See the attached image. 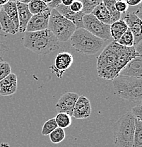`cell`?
Returning <instances> with one entry per match:
<instances>
[{"mask_svg": "<svg viewBox=\"0 0 142 147\" xmlns=\"http://www.w3.org/2000/svg\"><path fill=\"white\" fill-rule=\"evenodd\" d=\"M141 56L134 46L124 47L117 42H110L97 57V73L100 78L113 80L132 59Z\"/></svg>", "mask_w": 142, "mask_h": 147, "instance_id": "6da1fadb", "label": "cell"}, {"mask_svg": "<svg viewBox=\"0 0 142 147\" xmlns=\"http://www.w3.org/2000/svg\"><path fill=\"white\" fill-rule=\"evenodd\" d=\"M23 45L38 55H49L60 47V42L48 29L41 31L26 32L22 40Z\"/></svg>", "mask_w": 142, "mask_h": 147, "instance_id": "7a4b0ae2", "label": "cell"}, {"mask_svg": "<svg viewBox=\"0 0 142 147\" xmlns=\"http://www.w3.org/2000/svg\"><path fill=\"white\" fill-rule=\"evenodd\" d=\"M112 81L117 96L129 102L141 103L142 79L119 75Z\"/></svg>", "mask_w": 142, "mask_h": 147, "instance_id": "3957f363", "label": "cell"}, {"mask_svg": "<svg viewBox=\"0 0 142 147\" xmlns=\"http://www.w3.org/2000/svg\"><path fill=\"white\" fill-rule=\"evenodd\" d=\"M70 40L71 46L76 52L86 55L96 54L104 45L103 40L94 36L84 28L76 29Z\"/></svg>", "mask_w": 142, "mask_h": 147, "instance_id": "277c9868", "label": "cell"}, {"mask_svg": "<svg viewBox=\"0 0 142 147\" xmlns=\"http://www.w3.org/2000/svg\"><path fill=\"white\" fill-rule=\"evenodd\" d=\"M134 134V117L130 111L122 115L113 127L114 144L117 147H132Z\"/></svg>", "mask_w": 142, "mask_h": 147, "instance_id": "5b68a950", "label": "cell"}, {"mask_svg": "<svg viewBox=\"0 0 142 147\" xmlns=\"http://www.w3.org/2000/svg\"><path fill=\"white\" fill-rule=\"evenodd\" d=\"M47 29L54 34L59 42H67L75 32L76 28L72 22L59 14L55 9H52Z\"/></svg>", "mask_w": 142, "mask_h": 147, "instance_id": "8992f818", "label": "cell"}, {"mask_svg": "<svg viewBox=\"0 0 142 147\" xmlns=\"http://www.w3.org/2000/svg\"><path fill=\"white\" fill-rule=\"evenodd\" d=\"M83 24L85 30L103 41L108 40L111 38L110 26L100 22L93 14L84 15Z\"/></svg>", "mask_w": 142, "mask_h": 147, "instance_id": "52a82bcc", "label": "cell"}, {"mask_svg": "<svg viewBox=\"0 0 142 147\" xmlns=\"http://www.w3.org/2000/svg\"><path fill=\"white\" fill-rule=\"evenodd\" d=\"M122 21L127 26L134 36V46L141 42L142 21L135 12H126L122 16Z\"/></svg>", "mask_w": 142, "mask_h": 147, "instance_id": "ba28073f", "label": "cell"}, {"mask_svg": "<svg viewBox=\"0 0 142 147\" xmlns=\"http://www.w3.org/2000/svg\"><path fill=\"white\" fill-rule=\"evenodd\" d=\"M74 62V57L71 53L68 52H61L58 53L55 59V63L50 66V69L52 72L61 79L64 73L70 68Z\"/></svg>", "mask_w": 142, "mask_h": 147, "instance_id": "9c48e42d", "label": "cell"}, {"mask_svg": "<svg viewBox=\"0 0 142 147\" xmlns=\"http://www.w3.org/2000/svg\"><path fill=\"white\" fill-rule=\"evenodd\" d=\"M51 11V9L47 8L42 13L33 15L27 24L26 32L33 33L47 29Z\"/></svg>", "mask_w": 142, "mask_h": 147, "instance_id": "30bf717a", "label": "cell"}, {"mask_svg": "<svg viewBox=\"0 0 142 147\" xmlns=\"http://www.w3.org/2000/svg\"><path fill=\"white\" fill-rule=\"evenodd\" d=\"M79 95L74 92H67L59 98L55 105L58 113H67L71 117Z\"/></svg>", "mask_w": 142, "mask_h": 147, "instance_id": "8fae6325", "label": "cell"}, {"mask_svg": "<svg viewBox=\"0 0 142 147\" xmlns=\"http://www.w3.org/2000/svg\"><path fill=\"white\" fill-rule=\"evenodd\" d=\"M91 114V105L90 100L84 96H80L78 98L72 117L75 119H86Z\"/></svg>", "mask_w": 142, "mask_h": 147, "instance_id": "7c38bea8", "label": "cell"}, {"mask_svg": "<svg viewBox=\"0 0 142 147\" xmlns=\"http://www.w3.org/2000/svg\"><path fill=\"white\" fill-rule=\"evenodd\" d=\"M121 76L142 79V56L136 57L120 71Z\"/></svg>", "mask_w": 142, "mask_h": 147, "instance_id": "4fadbf2b", "label": "cell"}, {"mask_svg": "<svg viewBox=\"0 0 142 147\" xmlns=\"http://www.w3.org/2000/svg\"><path fill=\"white\" fill-rule=\"evenodd\" d=\"M17 88V76L15 74L11 73L0 82V95L2 96H11L16 93Z\"/></svg>", "mask_w": 142, "mask_h": 147, "instance_id": "5bb4252c", "label": "cell"}, {"mask_svg": "<svg viewBox=\"0 0 142 147\" xmlns=\"http://www.w3.org/2000/svg\"><path fill=\"white\" fill-rule=\"evenodd\" d=\"M55 10L59 14L72 22L75 25L76 29L83 28V18L84 16V14L81 11L79 12V13H74L70 10L69 7H65L62 4L58 6Z\"/></svg>", "mask_w": 142, "mask_h": 147, "instance_id": "9a60e30c", "label": "cell"}, {"mask_svg": "<svg viewBox=\"0 0 142 147\" xmlns=\"http://www.w3.org/2000/svg\"><path fill=\"white\" fill-rule=\"evenodd\" d=\"M16 6H17L19 23V33H25L27 24L33 15L29 11L27 4H21L19 1H16Z\"/></svg>", "mask_w": 142, "mask_h": 147, "instance_id": "2e32d148", "label": "cell"}, {"mask_svg": "<svg viewBox=\"0 0 142 147\" xmlns=\"http://www.w3.org/2000/svg\"><path fill=\"white\" fill-rule=\"evenodd\" d=\"M0 27L5 34L10 33L11 35H15L19 33L18 28L16 26L13 21L6 14L2 8L0 11Z\"/></svg>", "mask_w": 142, "mask_h": 147, "instance_id": "e0dca14e", "label": "cell"}, {"mask_svg": "<svg viewBox=\"0 0 142 147\" xmlns=\"http://www.w3.org/2000/svg\"><path fill=\"white\" fill-rule=\"evenodd\" d=\"M91 14L94 15L98 21L103 23V24L110 26L112 24V21H111L110 16L109 14V12L107 10V9L105 8V5L103 3V1H102V2L99 5H98L94 9Z\"/></svg>", "mask_w": 142, "mask_h": 147, "instance_id": "ac0fdd59", "label": "cell"}, {"mask_svg": "<svg viewBox=\"0 0 142 147\" xmlns=\"http://www.w3.org/2000/svg\"><path fill=\"white\" fill-rule=\"evenodd\" d=\"M127 30L128 27L127 24L120 19L110 25V36L114 39V42H117Z\"/></svg>", "mask_w": 142, "mask_h": 147, "instance_id": "d6986e66", "label": "cell"}, {"mask_svg": "<svg viewBox=\"0 0 142 147\" xmlns=\"http://www.w3.org/2000/svg\"><path fill=\"white\" fill-rule=\"evenodd\" d=\"M3 10L6 14L13 21L16 26L19 29V16H18V9L16 6V1H9L4 6H3Z\"/></svg>", "mask_w": 142, "mask_h": 147, "instance_id": "ffe728a7", "label": "cell"}, {"mask_svg": "<svg viewBox=\"0 0 142 147\" xmlns=\"http://www.w3.org/2000/svg\"><path fill=\"white\" fill-rule=\"evenodd\" d=\"M115 0H103V3L105 5V8L109 12V14L110 16L111 21L113 24L114 22L120 20L122 17V14L119 13L117 10H116L115 7H114V4H115Z\"/></svg>", "mask_w": 142, "mask_h": 147, "instance_id": "44dd1931", "label": "cell"}, {"mask_svg": "<svg viewBox=\"0 0 142 147\" xmlns=\"http://www.w3.org/2000/svg\"><path fill=\"white\" fill-rule=\"evenodd\" d=\"M28 8L32 15H36L43 12L48 7L42 0H30Z\"/></svg>", "mask_w": 142, "mask_h": 147, "instance_id": "7402d4cb", "label": "cell"}, {"mask_svg": "<svg viewBox=\"0 0 142 147\" xmlns=\"http://www.w3.org/2000/svg\"><path fill=\"white\" fill-rule=\"evenodd\" d=\"M132 147H142V121L134 119V134Z\"/></svg>", "mask_w": 142, "mask_h": 147, "instance_id": "603a6c76", "label": "cell"}, {"mask_svg": "<svg viewBox=\"0 0 142 147\" xmlns=\"http://www.w3.org/2000/svg\"><path fill=\"white\" fill-rule=\"evenodd\" d=\"M55 119L57 127L63 129L71 126V122H72L71 116L64 113H58L56 117H55Z\"/></svg>", "mask_w": 142, "mask_h": 147, "instance_id": "cb8c5ba5", "label": "cell"}, {"mask_svg": "<svg viewBox=\"0 0 142 147\" xmlns=\"http://www.w3.org/2000/svg\"><path fill=\"white\" fill-rule=\"evenodd\" d=\"M81 2L83 8L81 12L84 15L91 14L94 9L102 2V0H82Z\"/></svg>", "mask_w": 142, "mask_h": 147, "instance_id": "d4e9b609", "label": "cell"}, {"mask_svg": "<svg viewBox=\"0 0 142 147\" xmlns=\"http://www.w3.org/2000/svg\"><path fill=\"white\" fill-rule=\"evenodd\" d=\"M116 42L124 47H132L134 46V36L131 30H128L122 36L121 38Z\"/></svg>", "mask_w": 142, "mask_h": 147, "instance_id": "484cf974", "label": "cell"}, {"mask_svg": "<svg viewBox=\"0 0 142 147\" xmlns=\"http://www.w3.org/2000/svg\"><path fill=\"white\" fill-rule=\"evenodd\" d=\"M52 143L59 144L62 142L65 138V131L63 129L59 127L56 128L54 131L49 135Z\"/></svg>", "mask_w": 142, "mask_h": 147, "instance_id": "4316f807", "label": "cell"}, {"mask_svg": "<svg viewBox=\"0 0 142 147\" xmlns=\"http://www.w3.org/2000/svg\"><path fill=\"white\" fill-rule=\"evenodd\" d=\"M56 128H57V125L56 124L55 119V118H51L44 123L42 130H41V133L44 136L50 135V133L52 132Z\"/></svg>", "mask_w": 142, "mask_h": 147, "instance_id": "83f0119b", "label": "cell"}, {"mask_svg": "<svg viewBox=\"0 0 142 147\" xmlns=\"http://www.w3.org/2000/svg\"><path fill=\"white\" fill-rule=\"evenodd\" d=\"M11 73L10 64L7 62H0V82Z\"/></svg>", "mask_w": 142, "mask_h": 147, "instance_id": "f1b7e54d", "label": "cell"}, {"mask_svg": "<svg viewBox=\"0 0 142 147\" xmlns=\"http://www.w3.org/2000/svg\"><path fill=\"white\" fill-rule=\"evenodd\" d=\"M0 36L3 37H7V34H5V33L1 30V27H0ZM9 47L8 44H7L5 41H3L0 40V61L3 60L4 55L9 51Z\"/></svg>", "mask_w": 142, "mask_h": 147, "instance_id": "f546056e", "label": "cell"}, {"mask_svg": "<svg viewBox=\"0 0 142 147\" xmlns=\"http://www.w3.org/2000/svg\"><path fill=\"white\" fill-rule=\"evenodd\" d=\"M141 103L138 104V105H135L132 108L131 110V113L134 117V119H139V120L142 121V111H141Z\"/></svg>", "mask_w": 142, "mask_h": 147, "instance_id": "4dcf8cb0", "label": "cell"}, {"mask_svg": "<svg viewBox=\"0 0 142 147\" xmlns=\"http://www.w3.org/2000/svg\"><path fill=\"white\" fill-rule=\"evenodd\" d=\"M114 7H115L116 10L121 14L127 12L128 9H129V7L126 4L125 1H116L115 4H114Z\"/></svg>", "mask_w": 142, "mask_h": 147, "instance_id": "1f68e13d", "label": "cell"}, {"mask_svg": "<svg viewBox=\"0 0 142 147\" xmlns=\"http://www.w3.org/2000/svg\"><path fill=\"white\" fill-rule=\"evenodd\" d=\"M82 8H83V6H82L81 1H74L71 5L69 7L70 10L74 13L81 12L82 11Z\"/></svg>", "mask_w": 142, "mask_h": 147, "instance_id": "d6a6232c", "label": "cell"}, {"mask_svg": "<svg viewBox=\"0 0 142 147\" xmlns=\"http://www.w3.org/2000/svg\"><path fill=\"white\" fill-rule=\"evenodd\" d=\"M61 4H62V0H50V3L47 4V6L49 9L52 10L55 9Z\"/></svg>", "mask_w": 142, "mask_h": 147, "instance_id": "836d02e7", "label": "cell"}, {"mask_svg": "<svg viewBox=\"0 0 142 147\" xmlns=\"http://www.w3.org/2000/svg\"><path fill=\"white\" fill-rule=\"evenodd\" d=\"M126 4H127L128 7H136V6H139L142 3V0H127L125 1Z\"/></svg>", "mask_w": 142, "mask_h": 147, "instance_id": "e575fe53", "label": "cell"}, {"mask_svg": "<svg viewBox=\"0 0 142 147\" xmlns=\"http://www.w3.org/2000/svg\"><path fill=\"white\" fill-rule=\"evenodd\" d=\"M73 0H62V4L64 5L65 7H69L71 5V4L73 3Z\"/></svg>", "mask_w": 142, "mask_h": 147, "instance_id": "d590c367", "label": "cell"}, {"mask_svg": "<svg viewBox=\"0 0 142 147\" xmlns=\"http://www.w3.org/2000/svg\"><path fill=\"white\" fill-rule=\"evenodd\" d=\"M19 1L20 3H21V4H28L30 3V0H19Z\"/></svg>", "mask_w": 142, "mask_h": 147, "instance_id": "8d00e7d4", "label": "cell"}, {"mask_svg": "<svg viewBox=\"0 0 142 147\" xmlns=\"http://www.w3.org/2000/svg\"><path fill=\"white\" fill-rule=\"evenodd\" d=\"M9 1V0H0V7L1 6H4L7 2Z\"/></svg>", "mask_w": 142, "mask_h": 147, "instance_id": "74e56055", "label": "cell"}, {"mask_svg": "<svg viewBox=\"0 0 142 147\" xmlns=\"http://www.w3.org/2000/svg\"><path fill=\"white\" fill-rule=\"evenodd\" d=\"M0 147H10V146L7 142H2L0 144Z\"/></svg>", "mask_w": 142, "mask_h": 147, "instance_id": "f35d334b", "label": "cell"}, {"mask_svg": "<svg viewBox=\"0 0 142 147\" xmlns=\"http://www.w3.org/2000/svg\"><path fill=\"white\" fill-rule=\"evenodd\" d=\"M1 7H0V11H1Z\"/></svg>", "mask_w": 142, "mask_h": 147, "instance_id": "ab89813d", "label": "cell"}]
</instances>
